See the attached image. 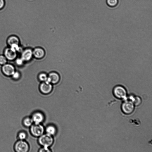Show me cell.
<instances>
[{
    "instance_id": "ffe728a7",
    "label": "cell",
    "mask_w": 152,
    "mask_h": 152,
    "mask_svg": "<svg viewBox=\"0 0 152 152\" xmlns=\"http://www.w3.org/2000/svg\"><path fill=\"white\" fill-rule=\"evenodd\" d=\"M8 60L4 55H0V65H3L7 63Z\"/></svg>"
},
{
    "instance_id": "7a4b0ae2",
    "label": "cell",
    "mask_w": 152,
    "mask_h": 152,
    "mask_svg": "<svg viewBox=\"0 0 152 152\" xmlns=\"http://www.w3.org/2000/svg\"><path fill=\"white\" fill-rule=\"evenodd\" d=\"M135 106L130 100H127L125 101L121 106V109L122 112L125 115H130L134 112Z\"/></svg>"
},
{
    "instance_id": "9a60e30c",
    "label": "cell",
    "mask_w": 152,
    "mask_h": 152,
    "mask_svg": "<svg viewBox=\"0 0 152 152\" xmlns=\"http://www.w3.org/2000/svg\"><path fill=\"white\" fill-rule=\"evenodd\" d=\"M46 131V134L53 136L56 134V129L55 126L50 125L47 127Z\"/></svg>"
},
{
    "instance_id": "6da1fadb",
    "label": "cell",
    "mask_w": 152,
    "mask_h": 152,
    "mask_svg": "<svg viewBox=\"0 0 152 152\" xmlns=\"http://www.w3.org/2000/svg\"><path fill=\"white\" fill-rule=\"evenodd\" d=\"M113 93L114 96L118 99L125 100L127 97V90L125 87L121 85H117L114 87L113 89Z\"/></svg>"
},
{
    "instance_id": "2e32d148",
    "label": "cell",
    "mask_w": 152,
    "mask_h": 152,
    "mask_svg": "<svg viewBox=\"0 0 152 152\" xmlns=\"http://www.w3.org/2000/svg\"><path fill=\"white\" fill-rule=\"evenodd\" d=\"M106 2L108 6L111 8L116 7L119 3V0H106Z\"/></svg>"
},
{
    "instance_id": "277c9868",
    "label": "cell",
    "mask_w": 152,
    "mask_h": 152,
    "mask_svg": "<svg viewBox=\"0 0 152 152\" xmlns=\"http://www.w3.org/2000/svg\"><path fill=\"white\" fill-rule=\"evenodd\" d=\"M30 131L31 134L34 137H39L44 134L45 129L41 124L34 123L30 127Z\"/></svg>"
},
{
    "instance_id": "30bf717a",
    "label": "cell",
    "mask_w": 152,
    "mask_h": 152,
    "mask_svg": "<svg viewBox=\"0 0 152 152\" xmlns=\"http://www.w3.org/2000/svg\"><path fill=\"white\" fill-rule=\"evenodd\" d=\"M33 56V51L30 49H27L22 52L21 58L24 62L30 61Z\"/></svg>"
},
{
    "instance_id": "9c48e42d",
    "label": "cell",
    "mask_w": 152,
    "mask_h": 152,
    "mask_svg": "<svg viewBox=\"0 0 152 152\" xmlns=\"http://www.w3.org/2000/svg\"><path fill=\"white\" fill-rule=\"evenodd\" d=\"M31 118L33 123L36 124H41L44 120V116L41 112H37L34 113Z\"/></svg>"
},
{
    "instance_id": "8fae6325",
    "label": "cell",
    "mask_w": 152,
    "mask_h": 152,
    "mask_svg": "<svg viewBox=\"0 0 152 152\" xmlns=\"http://www.w3.org/2000/svg\"><path fill=\"white\" fill-rule=\"evenodd\" d=\"M60 80L59 75L55 72L50 73L48 76L47 80L46 82L51 84H55L58 83Z\"/></svg>"
},
{
    "instance_id": "8992f818",
    "label": "cell",
    "mask_w": 152,
    "mask_h": 152,
    "mask_svg": "<svg viewBox=\"0 0 152 152\" xmlns=\"http://www.w3.org/2000/svg\"><path fill=\"white\" fill-rule=\"evenodd\" d=\"M1 70L3 73L8 77H12L15 71V68L13 65L7 63L2 66Z\"/></svg>"
},
{
    "instance_id": "5bb4252c",
    "label": "cell",
    "mask_w": 152,
    "mask_h": 152,
    "mask_svg": "<svg viewBox=\"0 0 152 152\" xmlns=\"http://www.w3.org/2000/svg\"><path fill=\"white\" fill-rule=\"evenodd\" d=\"M129 100L134 103L135 106H139L142 103V101L140 97L138 96H130Z\"/></svg>"
},
{
    "instance_id": "52a82bcc",
    "label": "cell",
    "mask_w": 152,
    "mask_h": 152,
    "mask_svg": "<svg viewBox=\"0 0 152 152\" xmlns=\"http://www.w3.org/2000/svg\"><path fill=\"white\" fill-rule=\"evenodd\" d=\"M4 53L8 61H13L17 58V53L12 50L10 47L6 48Z\"/></svg>"
},
{
    "instance_id": "5b68a950",
    "label": "cell",
    "mask_w": 152,
    "mask_h": 152,
    "mask_svg": "<svg viewBox=\"0 0 152 152\" xmlns=\"http://www.w3.org/2000/svg\"><path fill=\"white\" fill-rule=\"evenodd\" d=\"M29 149L28 144L25 140H19L14 146V150L17 152H27Z\"/></svg>"
},
{
    "instance_id": "603a6c76",
    "label": "cell",
    "mask_w": 152,
    "mask_h": 152,
    "mask_svg": "<svg viewBox=\"0 0 152 152\" xmlns=\"http://www.w3.org/2000/svg\"><path fill=\"white\" fill-rule=\"evenodd\" d=\"M51 151H50V149L49 148H46L45 147H43L39 150V152H51Z\"/></svg>"
},
{
    "instance_id": "cb8c5ba5",
    "label": "cell",
    "mask_w": 152,
    "mask_h": 152,
    "mask_svg": "<svg viewBox=\"0 0 152 152\" xmlns=\"http://www.w3.org/2000/svg\"><path fill=\"white\" fill-rule=\"evenodd\" d=\"M5 5L4 0H0V10L2 9Z\"/></svg>"
},
{
    "instance_id": "e0dca14e",
    "label": "cell",
    "mask_w": 152,
    "mask_h": 152,
    "mask_svg": "<svg viewBox=\"0 0 152 152\" xmlns=\"http://www.w3.org/2000/svg\"><path fill=\"white\" fill-rule=\"evenodd\" d=\"M33 123V122L31 118H25L23 121V124L26 127H30Z\"/></svg>"
},
{
    "instance_id": "7c38bea8",
    "label": "cell",
    "mask_w": 152,
    "mask_h": 152,
    "mask_svg": "<svg viewBox=\"0 0 152 152\" xmlns=\"http://www.w3.org/2000/svg\"><path fill=\"white\" fill-rule=\"evenodd\" d=\"M33 56L37 59H41L44 58L45 55L44 50L42 48H37L33 51Z\"/></svg>"
},
{
    "instance_id": "d6986e66",
    "label": "cell",
    "mask_w": 152,
    "mask_h": 152,
    "mask_svg": "<svg viewBox=\"0 0 152 152\" xmlns=\"http://www.w3.org/2000/svg\"><path fill=\"white\" fill-rule=\"evenodd\" d=\"M48 78V76L44 73H41L39 76V80L43 82H46Z\"/></svg>"
},
{
    "instance_id": "4fadbf2b",
    "label": "cell",
    "mask_w": 152,
    "mask_h": 152,
    "mask_svg": "<svg viewBox=\"0 0 152 152\" xmlns=\"http://www.w3.org/2000/svg\"><path fill=\"white\" fill-rule=\"evenodd\" d=\"M7 43L10 46L14 44L19 45L20 43V40L17 36L15 35H11L8 38Z\"/></svg>"
},
{
    "instance_id": "44dd1931",
    "label": "cell",
    "mask_w": 152,
    "mask_h": 152,
    "mask_svg": "<svg viewBox=\"0 0 152 152\" xmlns=\"http://www.w3.org/2000/svg\"><path fill=\"white\" fill-rule=\"evenodd\" d=\"M12 77L14 80H18L20 78L21 75L18 72L15 71L12 76Z\"/></svg>"
},
{
    "instance_id": "ac0fdd59",
    "label": "cell",
    "mask_w": 152,
    "mask_h": 152,
    "mask_svg": "<svg viewBox=\"0 0 152 152\" xmlns=\"http://www.w3.org/2000/svg\"><path fill=\"white\" fill-rule=\"evenodd\" d=\"M27 137V134L25 132L21 131L18 133V138L19 140H25Z\"/></svg>"
},
{
    "instance_id": "ba28073f",
    "label": "cell",
    "mask_w": 152,
    "mask_h": 152,
    "mask_svg": "<svg viewBox=\"0 0 152 152\" xmlns=\"http://www.w3.org/2000/svg\"><path fill=\"white\" fill-rule=\"evenodd\" d=\"M53 87L51 84L47 82H43L40 85V89L44 94H50L52 91Z\"/></svg>"
},
{
    "instance_id": "7402d4cb",
    "label": "cell",
    "mask_w": 152,
    "mask_h": 152,
    "mask_svg": "<svg viewBox=\"0 0 152 152\" xmlns=\"http://www.w3.org/2000/svg\"><path fill=\"white\" fill-rule=\"evenodd\" d=\"M15 60V63L18 66H22L24 62L21 58H16Z\"/></svg>"
},
{
    "instance_id": "3957f363",
    "label": "cell",
    "mask_w": 152,
    "mask_h": 152,
    "mask_svg": "<svg viewBox=\"0 0 152 152\" xmlns=\"http://www.w3.org/2000/svg\"><path fill=\"white\" fill-rule=\"evenodd\" d=\"M54 139L52 136L47 134H43L39 137V142L43 147L49 148L53 144Z\"/></svg>"
}]
</instances>
